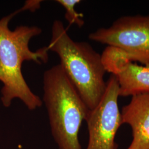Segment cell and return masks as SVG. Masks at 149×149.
<instances>
[{
    "label": "cell",
    "instance_id": "4",
    "mask_svg": "<svg viewBox=\"0 0 149 149\" xmlns=\"http://www.w3.org/2000/svg\"><path fill=\"white\" fill-rule=\"evenodd\" d=\"M88 38L118 48L129 61L149 65V15L124 16L108 28H101Z\"/></svg>",
    "mask_w": 149,
    "mask_h": 149
},
{
    "label": "cell",
    "instance_id": "2",
    "mask_svg": "<svg viewBox=\"0 0 149 149\" xmlns=\"http://www.w3.org/2000/svg\"><path fill=\"white\" fill-rule=\"evenodd\" d=\"M47 47L58 55L60 65L86 106L89 110L94 109L106 89V71L101 55L88 43L73 40L63 23L58 19L53 23Z\"/></svg>",
    "mask_w": 149,
    "mask_h": 149
},
{
    "label": "cell",
    "instance_id": "1",
    "mask_svg": "<svg viewBox=\"0 0 149 149\" xmlns=\"http://www.w3.org/2000/svg\"><path fill=\"white\" fill-rule=\"evenodd\" d=\"M26 10L24 5L0 19V82L3 84L1 101L3 106L8 108L13 100L17 98L29 110L33 111L41 107L43 101L28 85L22 74V65L26 61L39 65L47 63L49 49L44 47L33 52L29 48L31 40L42 33L40 28L20 26L13 31L9 28V23L13 17Z\"/></svg>",
    "mask_w": 149,
    "mask_h": 149
},
{
    "label": "cell",
    "instance_id": "7",
    "mask_svg": "<svg viewBox=\"0 0 149 149\" xmlns=\"http://www.w3.org/2000/svg\"><path fill=\"white\" fill-rule=\"evenodd\" d=\"M120 112L123 124L129 125L132 132L127 149H149V93L132 96Z\"/></svg>",
    "mask_w": 149,
    "mask_h": 149
},
{
    "label": "cell",
    "instance_id": "6",
    "mask_svg": "<svg viewBox=\"0 0 149 149\" xmlns=\"http://www.w3.org/2000/svg\"><path fill=\"white\" fill-rule=\"evenodd\" d=\"M101 57L106 72L117 79L119 97L149 93V65L131 62L120 50L110 46L104 49Z\"/></svg>",
    "mask_w": 149,
    "mask_h": 149
},
{
    "label": "cell",
    "instance_id": "5",
    "mask_svg": "<svg viewBox=\"0 0 149 149\" xmlns=\"http://www.w3.org/2000/svg\"><path fill=\"white\" fill-rule=\"evenodd\" d=\"M119 86L117 79L111 74L101 101L90 110L86 122L88 131L86 149H117L116 136L123 124L118 106Z\"/></svg>",
    "mask_w": 149,
    "mask_h": 149
},
{
    "label": "cell",
    "instance_id": "8",
    "mask_svg": "<svg viewBox=\"0 0 149 149\" xmlns=\"http://www.w3.org/2000/svg\"><path fill=\"white\" fill-rule=\"evenodd\" d=\"M56 2L65 9V18L70 25H76L79 28L84 25L83 14L77 12L74 9L75 6L81 2L80 0H56Z\"/></svg>",
    "mask_w": 149,
    "mask_h": 149
},
{
    "label": "cell",
    "instance_id": "3",
    "mask_svg": "<svg viewBox=\"0 0 149 149\" xmlns=\"http://www.w3.org/2000/svg\"><path fill=\"white\" fill-rule=\"evenodd\" d=\"M42 101L58 149H81L79 138L80 128L90 110L60 64L45 71Z\"/></svg>",
    "mask_w": 149,
    "mask_h": 149
}]
</instances>
